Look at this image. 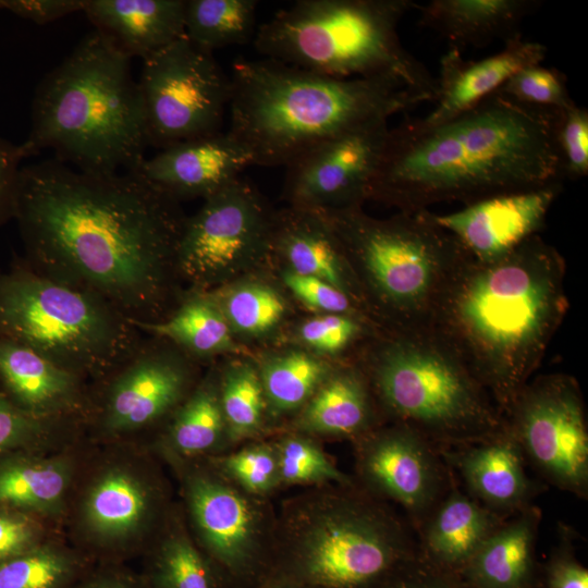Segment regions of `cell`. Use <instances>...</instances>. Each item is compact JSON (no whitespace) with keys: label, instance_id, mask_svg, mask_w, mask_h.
<instances>
[{"label":"cell","instance_id":"1","mask_svg":"<svg viewBox=\"0 0 588 588\" xmlns=\"http://www.w3.org/2000/svg\"><path fill=\"white\" fill-rule=\"evenodd\" d=\"M13 219L26 262L131 322L160 321L182 298L176 252L186 216L135 171L89 173L58 159L22 167Z\"/></svg>","mask_w":588,"mask_h":588},{"label":"cell","instance_id":"2","mask_svg":"<svg viewBox=\"0 0 588 588\" xmlns=\"http://www.w3.org/2000/svg\"><path fill=\"white\" fill-rule=\"evenodd\" d=\"M561 111L495 91L438 125L407 118L389 128L369 198L416 212L564 183L556 145Z\"/></svg>","mask_w":588,"mask_h":588},{"label":"cell","instance_id":"3","mask_svg":"<svg viewBox=\"0 0 588 588\" xmlns=\"http://www.w3.org/2000/svg\"><path fill=\"white\" fill-rule=\"evenodd\" d=\"M566 264L540 234L491 261L473 257L451 282L429 331L451 347L505 417L562 324Z\"/></svg>","mask_w":588,"mask_h":588},{"label":"cell","instance_id":"4","mask_svg":"<svg viewBox=\"0 0 588 588\" xmlns=\"http://www.w3.org/2000/svg\"><path fill=\"white\" fill-rule=\"evenodd\" d=\"M230 81L228 131L264 167L430 101L395 79L335 78L266 58L235 61Z\"/></svg>","mask_w":588,"mask_h":588},{"label":"cell","instance_id":"5","mask_svg":"<svg viewBox=\"0 0 588 588\" xmlns=\"http://www.w3.org/2000/svg\"><path fill=\"white\" fill-rule=\"evenodd\" d=\"M132 58L97 29L38 84L25 158L44 149L84 172L134 171L149 146Z\"/></svg>","mask_w":588,"mask_h":588},{"label":"cell","instance_id":"6","mask_svg":"<svg viewBox=\"0 0 588 588\" xmlns=\"http://www.w3.org/2000/svg\"><path fill=\"white\" fill-rule=\"evenodd\" d=\"M409 525L356 482L308 488L277 510L257 587L380 588L417 556Z\"/></svg>","mask_w":588,"mask_h":588},{"label":"cell","instance_id":"7","mask_svg":"<svg viewBox=\"0 0 588 588\" xmlns=\"http://www.w3.org/2000/svg\"><path fill=\"white\" fill-rule=\"evenodd\" d=\"M382 331H429L448 287L470 254L429 210L376 219L362 208L320 211Z\"/></svg>","mask_w":588,"mask_h":588},{"label":"cell","instance_id":"8","mask_svg":"<svg viewBox=\"0 0 588 588\" xmlns=\"http://www.w3.org/2000/svg\"><path fill=\"white\" fill-rule=\"evenodd\" d=\"M413 0H299L256 32L266 59L335 78H391L433 101L437 82L402 44Z\"/></svg>","mask_w":588,"mask_h":588},{"label":"cell","instance_id":"9","mask_svg":"<svg viewBox=\"0 0 588 588\" xmlns=\"http://www.w3.org/2000/svg\"><path fill=\"white\" fill-rule=\"evenodd\" d=\"M371 345L360 369L391 422L440 449L480 442L506 427L488 391L431 331H382Z\"/></svg>","mask_w":588,"mask_h":588},{"label":"cell","instance_id":"10","mask_svg":"<svg viewBox=\"0 0 588 588\" xmlns=\"http://www.w3.org/2000/svg\"><path fill=\"white\" fill-rule=\"evenodd\" d=\"M0 338L94 382L127 358L145 334L101 297L15 257L0 269Z\"/></svg>","mask_w":588,"mask_h":588},{"label":"cell","instance_id":"11","mask_svg":"<svg viewBox=\"0 0 588 588\" xmlns=\"http://www.w3.org/2000/svg\"><path fill=\"white\" fill-rule=\"evenodd\" d=\"M175 464L196 543L230 588H257L273 540L277 510L270 499L243 491L207 458Z\"/></svg>","mask_w":588,"mask_h":588},{"label":"cell","instance_id":"12","mask_svg":"<svg viewBox=\"0 0 588 588\" xmlns=\"http://www.w3.org/2000/svg\"><path fill=\"white\" fill-rule=\"evenodd\" d=\"M275 213L240 176L186 217L176 252L181 281L207 292L265 258L273 246Z\"/></svg>","mask_w":588,"mask_h":588},{"label":"cell","instance_id":"13","mask_svg":"<svg viewBox=\"0 0 588 588\" xmlns=\"http://www.w3.org/2000/svg\"><path fill=\"white\" fill-rule=\"evenodd\" d=\"M137 83L149 146L162 149L222 131L230 76L213 52L185 35L144 59Z\"/></svg>","mask_w":588,"mask_h":588},{"label":"cell","instance_id":"14","mask_svg":"<svg viewBox=\"0 0 588 588\" xmlns=\"http://www.w3.org/2000/svg\"><path fill=\"white\" fill-rule=\"evenodd\" d=\"M525 460L552 486L588 495V428L584 396L566 373L531 378L505 414Z\"/></svg>","mask_w":588,"mask_h":588},{"label":"cell","instance_id":"15","mask_svg":"<svg viewBox=\"0 0 588 588\" xmlns=\"http://www.w3.org/2000/svg\"><path fill=\"white\" fill-rule=\"evenodd\" d=\"M197 371V362L176 346L147 335L111 372L91 382L87 422L114 438L163 427L199 381Z\"/></svg>","mask_w":588,"mask_h":588},{"label":"cell","instance_id":"16","mask_svg":"<svg viewBox=\"0 0 588 588\" xmlns=\"http://www.w3.org/2000/svg\"><path fill=\"white\" fill-rule=\"evenodd\" d=\"M353 443L356 485L389 504L400 505L417 530L452 479L440 448L396 422L382 424Z\"/></svg>","mask_w":588,"mask_h":588},{"label":"cell","instance_id":"17","mask_svg":"<svg viewBox=\"0 0 588 588\" xmlns=\"http://www.w3.org/2000/svg\"><path fill=\"white\" fill-rule=\"evenodd\" d=\"M388 121L355 128L307 149L287 166L292 207L315 211L362 208L369 198L389 133Z\"/></svg>","mask_w":588,"mask_h":588},{"label":"cell","instance_id":"18","mask_svg":"<svg viewBox=\"0 0 588 588\" xmlns=\"http://www.w3.org/2000/svg\"><path fill=\"white\" fill-rule=\"evenodd\" d=\"M563 184L556 182L541 188L502 194L451 213L432 212V217L474 259L491 261L539 234Z\"/></svg>","mask_w":588,"mask_h":588},{"label":"cell","instance_id":"19","mask_svg":"<svg viewBox=\"0 0 588 588\" xmlns=\"http://www.w3.org/2000/svg\"><path fill=\"white\" fill-rule=\"evenodd\" d=\"M252 166L250 151L226 130L162 148L134 171L180 203L211 197Z\"/></svg>","mask_w":588,"mask_h":588},{"label":"cell","instance_id":"20","mask_svg":"<svg viewBox=\"0 0 588 588\" xmlns=\"http://www.w3.org/2000/svg\"><path fill=\"white\" fill-rule=\"evenodd\" d=\"M0 382L34 417L74 425L88 421L91 381L23 343L0 338Z\"/></svg>","mask_w":588,"mask_h":588},{"label":"cell","instance_id":"21","mask_svg":"<svg viewBox=\"0 0 588 588\" xmlns=\"http://www.w3.org/2000/svg\"><path fill=\"white\" fill-rule=\"evenodd\" d=\"M440 453L449 468L460 476L467 493L503 517L530 505L539 492V485L526 473L525 456L507 424L487 440L443 448Z\"/></svg>","mask_w":588,"mask_h":588},{"label":"cell","instance_id":"22","mask_svg":"<svg viewBox=\"0 0 588 588\" xmlns=\"http://www.w3.org/2000/svg\"><path fill=\"white\" fill-rule=\"evenodd\" d=\"M546 56L544 45L525 40L522 35L506 41L499 52L477 61L465 60L460 50L450 49L440 60L434 107L416 119L425 126L449 121L495 93L518 71L541 64Z\"/></svg>","mask_w":588,"mask_h":588},{"label":"cell","instance_id":"23","mask_svg":"<svg viewBox=\"0 0 588 588\" xmlns=\"http://www.w3.org/2000/svg\"><path fill=\"white\" fill-rule=\"evenodd\" d=\"M160 493L149 479L125 466L99 474L85 493L82 523L100 544H120L140 535L157 517Z\"/></svg>","mask_w":588,"mask_h":588},{"label":"cell","instance_id":"24","mask_svg":"<svg viewBox=\"0 0 588 588\" xmlns=\"http://www.w3.org/2000/svg\"><path fill=\"white\" fill-rule=\"evenodd\" d=\"M382 418L360 367L338 366L280 431L354 441L382 425Z\"/></svg>","mask_w":588,"mask_h":588},{"label":"cell","instance_id":"25","mask_svg":"<svg viewBox=\"0 0 588 588\" xmlns=\"http://www.w3.org/2000/svg\"><path fill=\"white\" fill-rule=\"evenodd\" d=\"M505 518L460 490L452 473L449 489L416 530L417 555L436 568L460 575Z\"/></svg>","mask_w":588,"mask_h":588},{"label":"cell","instance_id":"26","mask_svg":"<svg viewBox=\"0 0 588 588\" xmlns=\"http://www.w3.org/2000/svg\"><path fill=\"white\" fill-rule=\"evenodd\" d=\"M272 250L285 260L290 271L326 281L350 296L359 308L363 306L355 277L322 212L292 207L275 213Z\"/></svg>","mask_w":588,"mask_h":588},{"label":"cell","instance_id":"27","mask_svg":"<svg viewBox=\"0 0 588 588\" xmlns=\"http://www.w3.org/2000/svg\"><path fill=\"white\" fill-rule=\"evenodd\" d=\"M185 0H85L83 13L131 58L143 60L184 34Z\"/></svg>","mask_w":588,"mask_h":588},{"label":"cell","instance_id":"28","mask_svg":"<svg viewBox=\"0 0 588 588\" xmlns=\"http://www.w3.org/2000/svg\"><path fill=\"white\" fill-rule=\"evenodd\" d=\"M538 0H431L417 5L418 25L440 34L451 49L504 44L519 35V26Z\"/></svg>","mask_w":588,"mask_h":588},{"label":"cell","instance_id":"29","mask_svg":"<svg viewBox=\"0 0 588 588\" xmlns=\"http://www.w3.org/2000/svg\"><path fill=\"white\" fill-rule=\"evenodd\" d=\"M540 520V510L531 504L506 517L460 576L471 588H534Z\"/></svg>","mask_w":588,"mask_h":588},{"label":"cell","instance_id":"30","mask_svg":"<svg viewBox=\"0 0 588 588\" xmlns=\"http://www.w3.org/2000/svg\"><path fill=\"white\" fill-rule=\"evenodd\" d=\"M159 444L174 463L230 451L219 397L218 370L201 377L162 427Z\"/></svg>","mask_w":588,"mask_h":588},{"label":"cell","instance_id":"31","mask_svg":"<svg viewBox=\"0 0 588 588\" xmlns=\"http://www.w3.org/2000/svg\"><path fill=\"white\" fill-rule=\"evenodd\" d=\"M132 324L146 335L170 342L195 362L236 348L229 323L206 292L188 289L164 319Z\"/></svg>","mask_w":588,"mask_h":588},{"label":"cell","instance_id":"32","mask_svg":"<svg viewBox=\"0 0 588 588\" xmlns=\"http://www.w3.org/2000/svg\"><path fill=\"white\" fill-rule=\"evenodd\" d=\"M72 477L71 463L61 457H40L33 451L0 460V506L36 516L57 513Z\"/></svg>","mask_w":588,"mask_h":588},{"label":"cell","instance_id":"33","mask_svg":"<svg viewBox=\"0 0 588 588\" xmlns=\"http://www.w3.org/2000/svg\"><path fill=\"white\" fill-rule=\"evenodd\" d=\"M333 368L303 351L281 353L262 360L258 370L271 432L302 409Z\"/></svg>","mask_w":588,"mask_h":588},{"label":"cell","instance_id":"34","mask_svg":"<svg viewBox=\"0 0 588 588\" xmlns=\"http://www.w3.org/2000/svg\"><path fill=\"white\" fill-rule=\"evenodd\" d=\"M219 397L230 450L271 433L258 366L234 362L218 370Z\"/></svg>","mask_w":588,"mask_h":588},{"label":"cell","instance_id":"35","mask_svg":"<svg viewBox=\"0 0 588 588\" xmlns=\"http://www.w3.org/2000/svg\"><path fill=\"white\" fill-rule=\"evenodd\" d=\"M182 520L170 519L152 555L150 588H230Z\"/></svg>","mask_w":588,"mask_h":588},{"label":"cell","instance_id":"36","mask_svg":"<svg viewBox=\"0 0 588 588\" xmlns=\"http://www.w3.org/2000/svg\"><path fill=\"white\" fill-rule=\"evenodd\" d=\"M256 0H185L184 34L213 52L242 45L256 35Z\"/></svg>","mask_w":588,"mask_h":588},{"label":"cell","instance_id":"37","mask_svg":"<svg viewBox=\"0 0 588 588\" xmlns=\"http://www.w3.org/2000/svg\"><path fill=\"white\" fill-rule=\"evenodd\" d=\"M273 440L281 489L329 485H352L354 477L342 471L326 453L319 440L294 431H280Z\"/></svg>","mask_w":588,"mask_h":588},{"label":"cell","instance_id":"38","mask_svg":"<svg viewBox=\"0 0 588 588\" xmlns=\"http://www.w3.org/2000/svg\"><path fill=\"white\" fill-rule=\"evenodd\" d=\"M206 293L218 305L231 330L247 335L269 332L286 310L284 299L273 287L256 281Z\"/></svg>","mask_w":588,"mask_h":588},{"label":"cell","instance_id":"39","mask_svg":"<svg viewBox=\"0 0 588 588\" xmlns=\"http://www.w3.org/2000/svg\"><path fill=\"white\" fill-rule=\"evenodd\" d=\"M207 460L228 480L252 495L270 499L281 489L272 439L248 441Z\"/></svg>","mask_w":588,"mask_h":588},{"label":"cell","instance_id":"40","mask_svg":"<svg viewBox=\"0 0 588 588\" xmlns=\"http://www.w3.org/2000/svg\"><path fill=\"white\" fill-rule=\"evenodd\" d=\"M78 569L73 554L44 542L0 564V588H68Z\"/></svg>","mask_w":588,"mask_h":588},{"label":"cell","instance_id":"41","mask_svg":"<svg viewBox=\"0 0 588 588\" xmlns=\"http://www.w3.org/2000/svg\"><path fill=\"white\" fill-rule=\"evenodd\" d=\"M497 91L531 107L564 110L576 103L568 93L565 75L541 64L518 71Z\"/></svg>","mask_w":588,"mask_h":588},{"label":"cell","instance_id":"42","mask_svg":"<svg viewBox=\"0 0 588 588\" xmlns=\"http://www.w3.org/2000/svg\"><path fill=\"white\" fill-rule=\"evenodd\" d=\"M70 425L26 413L14 403L0 382V460L14 453L34 451Z\"/></svg>","mask_w":588,"mask_h":588},{"label":"cell","instance_id":"43","mask_svg":"<svg viewBox=\"0 0 588 588\" xmlns=\"http://www.w3.org/2000/svg\"><path fill=\"white\" fill-rule=\"evenodd\" d=\"M556 145L565 180L588 174V110L576 103L561 111Z\"/></svg>","mask_w":588,"mask_h":588},{"label":"cell","instance_id":"44","mask_svg":"<svg viewBox=\"0 0 588 588\" xmlns=\"http://www.w3.org/2000/svg\"><path fill=\"white\" fill-rule=\"evenodd\" d=\"M367 330L362 318L342 314H322L306 320L298 334L303 343L315 351L336 354Z\"/></svg>","mask_w":588,"mask_h":588},{"label":"cell","instance_id":"45","mask_svg":"<svg viewBox=\"0 0 588 588\" xmlns=\"http://www.w3.org/2000/svg\"><path fill=\"white\" fill-rule=\"evenodd\" d=\"M285 285L305 305L323 314L351 315L362 319L363 310L345 293L318 278L287 271L283 275Z\"/></svg>","mask_w":588,"mask_h":588},{"label":"cell","instance_id":"46","mask_svg":"<svg viewBox=\"0 0 588 588\" xmlns=\"http://www.w3.org/2000/svg\"><path fill=\"white\" fill-rule=\"evenodd\" d=\"M40 517L0 506V564L44 543Z\"/></svg>","mask_w":588,"mask_h":588},{"label":"cell","instance_id":"47","mask_svg":"<svg viewBox=\"0 0 588 588\" xmlns=\"http://www.w3.org/2000/svg\"><path fill=\"white\" fill-rule=\"evenodd\" d=\"M380 588H471L458 574L436 568L418 555Z\"/></svg>","mask_w":588,"mask_h":588},{"label":"cell","instance_id":"48","mask_svg":"<svg viewBox=\"0 0 588 588\" xmlns=\"http://www.w3.org/2000/svg\"><path fill=\"white\" fill-rule=\"evenodd\" d=\"M544 580L548 588H588V571L567 540H563L549 558Z\"/></svg>","mask_w":588,"mask_h":588},{"label":"cell","instance_id":"49","mask_svg":"<svg viewBox=\"0 0 588 588\" xmlns=\"http://www.w3.org/2000/svg\"><path fill=\"white\" fill-rule=\"evenodd\" d=\"M0 4L1 9L41 25L83 11L85 0H0Z\"/></svg>","mask_w":588,"mask_h":588},{"label":"cell","instance_id":"50","mask_svg":"<svg viewBox=\"0 0 588 588\" xmlns=\"http://www.w3.org/2000/svg\"><path fill=\"white\" fill-rule=\"evenodd\" d=\"M23 159L19 145L0 137V226L13 218L16 186Z\"/></svg>","mask_w":588,"mask_h":588},{"label":"cell","instance_id":"51","mask_svg":"<svg viewBox=\"0 0 588 588\" xmlns=\"http://www.w3.org/2000/svg\"><path fill=\"white\" fill-rule=\"evenodd\" d=\"M78 588H137L136 585L128 578L117 575L106 574L95 577Z\"/></svg>","mask_w":588,"mask_h":588},{"label":"cell","instance_id":"52","mask_svg":"<svg viewBox=\"0 0 588 588\" xmlns=\"http://www.w3.org/2000/svg\"><path fill=\"white\" fill-rule=\"evenodd\" d=\"M257 588H307L303 586H296V585H287V584H275V585H262Z\"/></svg>","mask_w":588,"mask_h":588},{"label":"cell","instance_id":"53","mask_svg":"<svg viewBox=\"0 0 588 588\" xmlns=\"http://www.w3.org/2000/svg\"><path fill=\"white\" fill-rule=\"evenodd\" d=\"M0 10H1V4H0Z\"/></svg>","mask_w":588,"mask_h":588}]
</instances>
